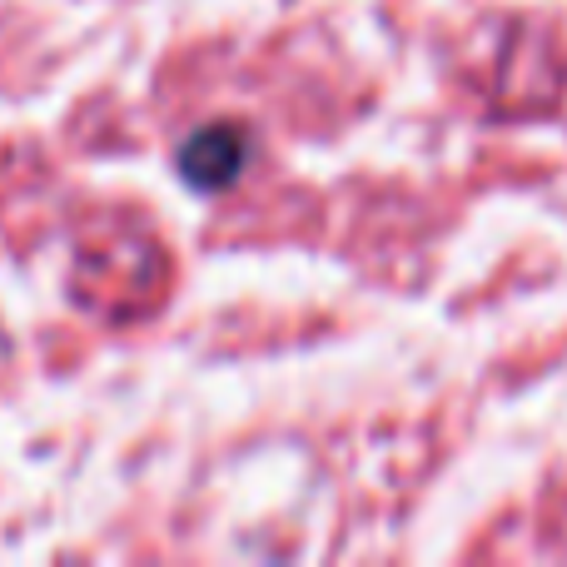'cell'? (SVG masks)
<instances>
[{
    "label": "cell",
    "mask_w": 567,
    "mask_h": 567,
    "mask_svg": "<svg viewBox=\"0 0 567 567\" xmlns=\"http://www.w3.org/2000/svg\"><path fill=\"white\" fill-rule=\"evenodd\" d=\"M245 155H249V145L239 130L209 125L179 150V175H185L195 189H225L229 179L245 169Z\"/></svg>",
    "instance_id": "1"
}]
</instances>
